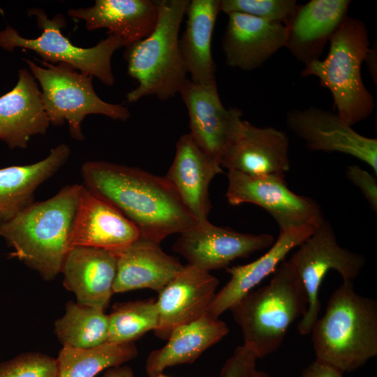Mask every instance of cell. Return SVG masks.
<instances>
[{
	"mask_svg": "<svg viewBox=\"0 0 377 377\" xmlns=\"http://www.w3.org/2000/svg\"><path fill=\"white\" fill-rule=\"evenodd\" d=\"M179 94L188 111L189 134L221 165L223 156L242 126V110L223 105L216 82L198 84L187 79Z\"/></svg>",
	"mask_w": 377,
	"mask_h": 377,
	"instance_id": "cell-11",
	"label": "cell"
},
{
	"mask_svg": "<svg viewBox=\"0 0 377 377\" xmlns=\"http://www.w3.org/2000/svg\"><path fill=\"white\" fill-rule=\"evenodd\" d=\"M102 377H135V376L130 367L121 365L108 369Z\"/></svg>",
	"mask_w": 377,
	"mask_h": 377,
	"instance_id": "cell-36",
	"label": "cell"
},
{
	"mask_svg": "<svg viewBox=\"0 0 377 377\" xmlns=\"http://www.w3.org/2000/svg\"><path fill=\"white\" fill-rule=\"evenodd\" d=\"M57 359L36 352L0 363V377H57Z\"/></svg>",
	"mask_w": 377,
	"mask_h": 377,
	"instance_id": "cell-32",
	"label": "cell"
},
{
	"mask_svg": "<svg viewBox=\"0 0 377 377\" xmlns=\"http://www.w3.org/2000/svg\"><path fill=\"white\" fill-rule=\"evenodd\" d=\"M289 260L307 297V310L297 324L300 334L306 335L310 334L321 310L319 291L326 274L333 269L343 281L353 282L364 267L365 258L362 254L341 246L330 223L324 219Z\"/></svg>",
	"mask_w": 377,
	"mask_h": 377,
	"instance_id": "cell-9",
	"label": "cell"
},
{
	"mask_svg": "<svg viewBox=\"0 0 377 377\" xmlns=\"http://www.w3.org/2000/svg\"><path fill=\"white\" fill-rule=\"evenodd\" d=\"M300 5L295 0H220V12L240 13L271 22L287 24Z\"/></svg>",
	"mask_w": 377,
	"mask_h": 377,
	"instance_id": "cell-31",
	"label": "cell"
},
{
	"mask_svg": "<svg viewBox=\"0 0 377 377\" xmlns=\"http://www.w3.org/2000/svg\"><path fill=\"white\" fill-rule=\"evenodd\" d=\"M220 0L190 1L185 30L179 38L181 54L191 81L198 84L216 82V65L212 54V39Z\"/></svg>",
	"mask_w": 377,
	"mask_h": 377,
	"instance_id": "cell-26",
	"label": "cell"
},
{
	"mask_svg": "<svg viewBox=\"0 0 377 377\" xmlns=\"http://www.w3.org/2000/svg\"><path fill=\"white\" fill-rule=\"evenodd\" d=\"M349 0H311L300 5L286 24L285 45L304 64L319 59L327 41L347 16Z\"/></svg>",
	"mask_w": 377,
	"mask_h": 377,
	"instance_id": "cell-22",
	"label": "cell"
},
{
	"mask_svg": "<svg viewBox=\"0 0 377 377\" xmlns=\"http://www.w3.org/2000/svg\"><path fill=\"white\" fill-rule=\"evenodd\" d=\"M228 16L221 45L229 66L252 71L285 47L287 29L284 24L240 13Z\"/></svg>",
	"mask_w": 377,
	"mask_h": 377,
	"instance_id": "cell-17",
	"label": "cell"
},
{
	"mask_svg": "<svg viewBox=\"0 0 377 377\" xmlns=\"http://www.w3.org/2000/svg\"><path fill=\"white\" fill-rule=\"evenodd\" d=\"M249 377H270L268 374L264 371L255 370Z\"/></svg>",
	"mask_w": 377,
	"mask_h": 377,
	"instance_id": "cell-38",
	"label": "cell"
},
{
	"mask_svg": "<svg viewBox=\"0 0 377 377\" xmlns=\"http://www.w3.org/2000/svg\"><path fill=\"white\" fill-rule=\"evenodd\" d=\"M343 374L338 369L315 360L303 370L301 377H343Z\"/></svg>",
	"mask_w": 377,
	"mask_h": 377,
	"instance_id": "cell-35",
	"label": "cell"
},
{
	"mask_svg": "<svg viewBox=\"0 0 377 377\" xmlns=\"http://www.w3.org/2000/svg\"><path fill=\"white\" fill-rule=\"evenodd\" d=\"M50 124L38 84L27 68L14 88L0 97V139L10 149L26 148L30 138L45 135Z\"/></svg>",
	"mask_w": 377,
	"mask_h": 377,
	"instance_id": "cell-20",
	"label": "cell"
},
{
	"mask_svg": "<svg viewBox=\"0 0 377 377\" xmlns=\"http://www.w3.org/2000/svg\"><path fill=\"white\" fill-rule=\"evenodd\" d=\"M158 18L145 38L126 47L129 75L138 85L126 95L134 103L147 96L162 101L173 98L187 80L179 45V31L188 0L156 1Z\"/></svg>",
	"mask_w": 377,
	"mask_h": 377,
	"instance_id": "cell-5",
	"label": "cell"
},
{
	"mask_svg": "<svg viewBox=\"0 0 377 377\" xmlns=\"http://www.w3.org/2000/svg\"><path fill=\"white\" fill-rule=\"evenodd\" d=\"M348 179L357 186L369 202L371 208L377 211V182L376 176L357 165H350L346 169Z\"/></svg>",
	"mask_w": 377,
	"mask_h": 377,
	"instance_id": "cell-34",
	"label": "cell"
},
{
	"mask_svg": "<svg viewBox=\"0 0 377 377\" xmlns=\"http://www.w3.org/2000/svg\"><path fill=\"white\" fill-rule=\"evenodd\" d=\"M101 309L68 302L64 315L54 324L63 346L91 348L108 341L109 316Z\"/></svg>",
	"mask_w": 377,
	"mask_h": 377,
	"instance_id": "cell-29",
	"label": "cell"
},
{
	"mask_svg": "<svg viewBox=\"0 0 377 377\" xmlns=\"http://www.w3.org/2000/svg\"><path fill=\"white\" fill-rule=\"evenodd\" d=\"M221 165L195 143L191 135H182L176 144L173 162L165 176L198 223L208 220L212 205L209 186Z\"/></svg>",
	"mask_w": 377,
	"mask_h": 377,
	"instance_id": "cell-19",
	"label": "cell"
},
{
	"mask_svg": "<svg viewBox=\"0 0 377 377\" xmlns=\"http://www.w3.org/2000/svg\"><path fill=\"white\" fill-rule=\"evenodd\" d=\"M42 88V98L50 124L61 126L67 121L72 138L84 139L82 122L91 114L105 115L126 121L131 114L126 107L103 101L94 89L93 76L64 63L40 61L45 68L24 59Z\"/></svg>",
	"mask_w": 377,
	"mask_h": 377,
	"instance_id": "cell-7",
	"label": "cell"
},
{
	"mask_svg": "<svg viewBox=\"0 0 377 377\" xmlns=\"http://www.w3.org/2000/svg\"><path fill=\"white\" fill-rule=\"evenodd\" d=\"M67 13L84 21L89 31L107 29L108 35L119 37L127 47L153 31L158 6L156 1L151 0H96L91 7L69 9Z\"/></svg>",
	"mask_w": 377,
	"mask_h": 377,
	"instance_id": "cell-21",
	"label": "cell"
},
{
	"mask_svg": "<svg viewBox=\"0 0 377 377\" xmlns=\"http://www.w3.org/2000/svg\"><path fill=\"white\" fill-rule=\"evenodd\" d=\"M28 15L36 17L42 34L36 38H26L8 25L0 31V47L10 52L16 47L31 50L44 61L54 64L64 63L80 72L95 76L108 86L114 84L115 79L111 59L114 51L124 47L121 38L110 34L94 47H80L61 34V29L66 25L62 14H57L50 19L43 9L34 8L29 10Z\"/></svg>",
	"mask_w": 377,
	"mask_h": 377,
	"instance_id": "cell-8",
	"label": "cell"
},
{
	"mask_svg": "<svg viewBox=\"0 0 377 377\" xmlns=\"http://www.w3.org/2000/svg\"><path fill=\"white\" fill-rule=\"evenodd\" d=\"M218 285V279L209 272L189 265H183L158 293V325L154 330L155 335L168 339L175 327L205 315Z\"/></svg>",
	"mask_w": 377,
	"mask_h": 377,
	"instance_id": "cell-15",
	"label": "cell"
},
{
	"mask_svg": "<svg viewBox=\"0 0 377 377\" xmlns=\"http://www.w3.org/2000/svg\"><path fill=\"white\" fill-rule=\"evenodd\" d=\"M310 333L316 360L351 372L377 355V302L343 281Z\"/></svg>",
	"mask_w": 377,
	"mask_h": 377,
	"instance_id": "cell-3",
	"label": "cell"
},
{
	"mask_svg": "<svg viewBox=\"0 0 377 377\" xmlns=\"http://www.w3.org/2000/svg\"><path fill=\"white\" fill-rule=\"evenodd\" d=\"M257 359L247 347L244 345L238 346L223 365L221 377H249L256 369Z\"/></svg>",
	"mask_w": 377,
	"mask_h": 377,
	"instance_id": "cell-33",
	"label": "cell"
},
{
	"mask_svg": "<svg viewBox=\"0 0 377 377\" xmlns=\"http://www.w3.org/2000/svg\"><path fill=\"white\" fill-rule=\"evenodd\" d=\"M155 377H168V376H165V375H163V374H159V375H158V376H155Z\"/></svg>",
	"mask_w": 377,
	"mask_h": 377,
	"instance_id": "cell-39",
	"label": "cell"
},
{
	"mask_svg": "<svg viewBox=\"0 0 377 377\" xmlns=\"http://www.w3.org/2000/svg\"><path fill=\"white\" fill-rule=\"evenodd\" d=\"M317 228L306 226L279 232L277 239L262 256L244 265L226 267L230 279L216 293L207 313L213 318H219L221 314L229 310L245 294L273 273L286 255L299 246Z\"/></svg>",
	"mask_w": 377,
	"mask_h": 377,
	"instance_id": "cell-23",
	"label": "cell"
},
{
	"mask_svg": "<svg viewBox=\"0 0 377 377\" xmlns=\"http://www.w3.org/2000/svg\"><path fill=\"white\" fill-rule=\"evenodd\" d=\"M81 174L83 185L133 223L142 239L160 244L198 223L165 177L99 161L84 163Z\"/></svg>",
	"mask_w": 377,
	"mask_h": 377,
	"instance_id": "cell-1",
	"label": "cell"
},
{
	"mask_svg": "<svg viewBox=\"0 0 377 377\" xmlns=\"http://www.w3.org/2000/svg\"><path fill=\"white\" fill-rule=\"evenodd\" d=\"M287 127L311 151L341 152L368 164L377 175V139L355 131L337 113L318 108L290 110Z\"/></svg>",
	"mask_w": 377,
	"mask_h": 377,
	"instance_id": "cell-13",
	"label": "cell"
},
{
	"mask_svg": "<svg viewBox=\"0 0 377 377\" xmlns=\"http://www.w3.org/2000/svg\"><path fill=\"white\" fill-rule=\"evenodd\" d=\"M140 238L133 223L83 184L68 241L76 246L103 249L117 256Z\"/></svg>",
	"mask_w": 377,
	"mask_h": 377,
	"instance_id": "cell-14",
	"label": "cell"
},
{
	"mask_svg": "<svg viewBox=\"0 0 377 377\" xmlns=\"http://www.w3.org/2000/svg\"><path fill=\"white\" fill-rule=\"evenodd\" d=\"M376 47H370L369 51L368 52L366 58L364 61H366L369 71L370 73V75L374 80L375 82V84H376Z\"/></svg>",
	"mask_w": 377,
	"mask_h": 377,
	"instance_id": "cell-37",
	"label": "cell"
},
{
	"mask_svg": "<svg viewBox=\"0 0 377 377\" xmlns=\"http://www.w3.org/2000/svg\"><path fill=\"white\" fill-rule=\"evenodd\" d=\"M274 242L269 234L242 233L207 220L179 233L172 248L188 265L209 272L226 267L236 258L269 248Z\"/></svg>",
	"mask_w": 377,
	"mask_h": 377,
	"instance_id": "cell-12",
	"label": "cell"
},
{
	"mask_svg": "<svg viewBox=\"0 0 377 377\" xmlns=\"http://www.w3.org/2000/svg\"><path fill=\"white\" fill-rule=\"evenodd\" d=\"M289 140L273 127L260 128L243 120L221 166L251 176L285 175L290 169Z\"/></svg>",
	"mask_w": 377,
	"mask_h": 377,
	"instance_id": "cell-16",
	"label": "cell"
},
{
	"mask_svg": "<svg viewBox=\"0 0 377 377\" xmlns=\"http://www.w3.org/2000/svg\"><path fill=\"white\" fill-rule=\"evenodd\" d=\"M273 273L267 285L250 290L229 309L241 328L243 345L258 359L281 346L290 326L308 306L302 283L289 260Z\"/></svg>",
	"mask_w": 377,
	"mask_h": 377,
	"instance_id": "cell-4",
	"label": "cell"
},
{
	"mask_svg": "<svg viewBox=\"0 0 377 377\" xmlns=\"http://www.w3.org/2000/svg\"><path fill=\"white\" fill-rule=\"evenodd\" d=\"M138 355L135 343L107 341L91 348L64 346L57 359V377H95L101 371L121 366Z\"/></svg>",
	"mask_w": 377,
	"mask_h": 377,
	"instance_id": "cell-28",
	"label": "cell"
},
{
	"mask_svg": "<svg viewBox=\"0 0 377 377\" xmlns=\"http://www.w3.org/2000/svg\"><path fill=\"white\" fill-rule=\"evenodd\" d=\"M226 197L232 205H256L277 223L280 232L306 226L318 227L325 219L318 204L297 195L287 186L285 175L251 176L228 171Z\"/></svg>",
	"mask_w": 377,
	"mask_h": 377,
	"instance_id": "cell-10",
	"label": "cell"
},
{
	"mask_svg": "<svg viewBox=\"0 0 377 377\" xmlns=\"http://www.w3.org/2000/svg\"><path fill=\"white\" fill-rule=\"evenodd\" d=\"M226 323L205 313L200 318L175 327L162 348L153 350L146 360L145 369L149 377H155L165 369L191 364L207 348L228 334Z\"/></svg>",
	"mask_w": 377,
	"mask_h": 377,
	"instance_id": "cell-25",
	"label": "cell"
},
{
	"mask_svg": "<svg viewBox=\"0 0 377 377\" xmlns=\"http://www.w3.org/2000/svg\"><path fill=\"white\" fill-rule=\"evenodd\" d=\"M108 316L110 342L134 343L149 331H154L158 325V310L154 299L117 304Z\"/></svg>",
	"mask_w": 377,
	"mask_h": 377,
	"instance_id": "cell-30",
	"label": "cell"
},
{
	"mask_svg": "<svg viewBox=\"0 0 377 377\" xmlns=\"http://www.w3.org/2000/svg\"><path fill=\"white\" fill-rule=\"evenodd\" d=\"M114 293L150 288L159 293L181 270L179 260L160 244L139 238L117 256Z\"/></svg>",
	"mask_w": 377,
	"mask_h": 377,
	"instance_id": "cell-24",
	"label": "cell"
},
{
	"mask_svg": "<svg viewBox=\"0 0 377 377\" xmlns=\"http://www.w3.org/2000/svg\"><path fill=\"white\" fill-rule=\"evenodd\" d=\"M71 149L60 144L44 159L32 164L0 169V221L6 222L34 202L37 188L67 161Z\"/></svg>",
	"mask_w": 377,
	"mask_h": 377,
	"instance_id": "cell-27",
	"label": "cell"
},
{
	"mask_svg": "<svg viewBox=\"0 0 377 377\" xmlns=\"http://www.w3.org/2000/svg\"><path fill=\"white\" fill-rule=\"evenodd\" d=\"M82 184L62 188L53 197L33 202L10 220L0 223V236L11 253L44 279L61 272Z\"/></svg>",
	"mask_w": 377,
	"mask_h": 377,
	"instance_id": "cell-2",
	"label": "cell"
},
{
	"mask_svg": "<svg viewBox=\"0 0 377 377\" xmlns=\"http://www.w3.org/2000/svg\"><path fill=\"white\" fill-rule=\"evenodd\" d=\"M117 260L116 255L103 249L72 248L61 267L63 284L78 304L105 310L114 294Z\"/></svg>",
	"mask_w": 377,
	"mask_h": 377,
	"instance_id": "cell-18",
	"label": "cell"
},
{
	"mask_svg": "<svg viewBox=\"0 0 377 377\" xmlns=\"http://www.w3.org/2000/svg\"><path fill=\"white\" fill-rule=\"evenodd\" d=\"M327 57L305 64L302 77L313 75L332 93L337 114L353 126L373 112L375 101L361 77V65L369 51V32L360 20L346 16L330 40Z\"/></svg>",
	"mask_w": 377,
	"mask_h": 377,
	"instance_id": "cell-6",
	"label": "cell"
}]
</instances>
